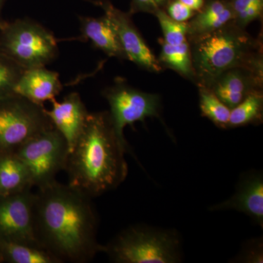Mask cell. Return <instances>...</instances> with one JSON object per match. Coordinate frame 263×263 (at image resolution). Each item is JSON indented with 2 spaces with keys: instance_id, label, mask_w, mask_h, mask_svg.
Masks as SVG:
<instances>
[{
  "instance_id": "cell-2",
  "label": "cell",
  "mask_w": 263,
  "mask_h": 263,
  "mask_svg": "<svg viewBox=\"0 0 263 263\" xmlns=\"http://www.w3.org/2000/svg\"><path fill=\"white\" fill-rule=\"evenodd\" d=\"M127 152L118 139L109 112L89 113L67 158L68 184L91 197L115 190L127 178Z\"/></svg>"
},
{
  "instance_id": "cell-21",
  "label": "cell",
  "mask_w": 263,
  "mask_h": 263,
  "mask_svg": "<svg viewBox=\"0 0 263 263\" xmlns=\"http://www.w3.org/2000/svg\"><path fill=\"white\" fill-rule=\"evenodd\" d=\"M199 95L202 115L217 127L228 128L231 110L209 88L199 86Z\"/></svg>"
},
{
  "instance_id": "cell-24",
  "label": "cell",
  "mask_w": 263,
  "mask_h": 263,
  "mask_svg": "<svg viewBox=\"0 0 263 263\" xmlns=\"http://www.w3.org/2000/svg\"><path fill=\"white\" fill-rule=\"evenodd\" d=\"M263 242L262 238H254L245 243L238 257L234 259L236 262L262 263Z\"/></svg>"
},
{
  "instance_id": "cell-8",
  "label": "cell",
  "mask_w": 263,
  "mask_h": 263,
  "mask_svg": "<svg viewBox=\"0 0 263 263\" xmlns=\"http://www.w3.org/2000/svg\"><path fill=\"white\" fill-rule=\"evenodd\" d=\"M103 95L110 105L109 114L118 139L129 152L124 128L136 122H145L147 118L160 119V97L135 89L121 79L104 90Z\"/></svg>"
},
{
  "instance_id": "cell-13",
  "label": "cell",
  "mask_w": 263,
  "mask_h": 263,
  "mask_svg": "<svg viewBox=\"0 0 263 263\" xmlns=\"http://www.w3.org/2000/svg\"><path fill=\"white\" fill-rule=\"evenodd\" d=\"M51 102V110H46V114L67 141L70 152L82 133L89 112L77 92L70 93L61 102L56 99Z\"/></svg>"
},
{
  "instance_id": "cell-23",
  "label": "cell",
  "mask_w": 263,
  "mask_h": 263,
  "mask_svg": "<svg viewBox=\"0 0 263 263\" xmlns=\"http://www.w3.org/2000/svg\"><path fill=\"white\" fill-rule=\"evenodd\" d=\"M24 69L0 53V100L15 95L14 88Z\"/></svg>"
},
{
  "instance_id": "cell-28",
  "label": "cell",
  "mask_w": 263,
  "mask_h": 263,
  "mask_svg": "<svg viewBox=\"0 0 263 263\" xmlns=\"http://www.w3.org/2000/svg\"><path fill=\"white\" fill-rule=\"evenodd\" d=\"M194 11H200L203 8L204 0H179Z\"/></svg>"
},
{
  "instance_id": "cell-15",
  "label": "cell",
  "mask_w": 263,
  "mask_h": 263,
  "mask_svg": "<svg viewBox=\"0 0 263 263\" xmlns=\"http://www.w3.org/2000/svg\"><path fill=\"white\" fill-rule=\"evenodd\" d=\"M81 37L110 57L127 60L113 24L106 15L100 18L79 17Z\"/></svg>"
},
{
  "instance_id": "cell-19",
  "label": "cell",
  "mask_w": 263,
  "mask_h": 263,
  "mask_svg": "<svg viewBox=\"0 0 263 263\" xmlns=\"http://www.w3.org/2000/svg\"><path fill=\"white\" fill-rule=\"evenodd\" d=\"M263 97L260 89L254 90L230 110L228 127L259 124L262 120Z\"/></svg>"
},
{
  "instance_id": "cell-18",
  "label": "cell",
  "mask_w": 263,
  "mask_h": 263,
  "mask_svg": "<svg viewBox=\"0 0 263 263\" xmlns=\"http://www.w3.org/2000/svg\"><path fill=\"white\" fill-rule=\"evenodd\" d=\"M0 262L61 263L39 245L5 240H0Z\"/></svg>"
},
{
  "instance_id": "cell-4",
  "label": "cell",
  "mask_w": 263,
  "mask_h": 263,
  "mask_svg": "<svg viewBox=\"0 0 263 263\" xmlns=\"http://www.w3.org/2000/svg\"><path fill=\"white\" fill-rule=\"evenodd\" d=\"M100 252L115 263H176L182 257L177 232L140 224L129 227L101 245Z\"/></svg>"
},
{
  "instance_id": "cell-25",
  "label": "cell",
  "mask_w": 263,
  "mask_h": 263,
  "mask_svg": "<svg viewBox=\"0 0 263 263\" xmlns=\"http://www.w3.org/2000/svg\"><path fill=\"white\" fill-rule=\"evenodd\" d=\"M167 14L176 22H186L195 15V11L179 0H174L169 3Z\"/></svg>"
},
{
  "instance_id": "cell-17",
  "label": "cell",
  "mask_w": 263,
  "mask_h": 263,
  "mask_svg": "<svg viewBox=\"0 0 263 263\" xmlns=\"http://www.w3.org/2000/svg\"><path fill=\"white\" fill-rule=\"evenodd\" d=\"M30 174L14 154L0 156V195H8L32 189Z\"/></svg>"
},
{
  "instance_id": "cell-5",
  "label": "cell",
  "mask_w": 263,
  "mask_h": 263,
  "mask_svg": "<svg viewBox=\"0 0 263 263\" xmlns=\"http://www.w3.org/2000/svg\"><path fill=\"white\" fill-rule=\"evenodd\" d=\"M0 53L24 70L46 67L59 54L53 33L29 18L0 22Z\"/></svg>"
},
{
  "instance_id": "cell-26",
  "label": "cell",
  "mask_w": 263,
  "mask_h": 263,
  "mask_svg": "<svg viewBox=\"0 0 263 263\" xmlns=\"http://www.w3.org/2000/svg\"><path fill=\"white\" fill-rule=\"evenodd\" d=\"M169 0H132L129 14L146 12L155 13L157 10H162V7L168 3Z\"/></svg>"
},
{
  "instance_id": "cell-1",
  "label": "cell",
  "mask_w": 263,
  "mask_h": 263,
  "mask_svg": "<svg viewBox=\"0 0 263 263\" xmlns=\"http://www.w3.org/2000/svg\"><path fill=\"white\" fill-rule=\"evenodd\" d=\"M91 198L57 181L35 193L36 239L61 263L88 262L100 252L98 216Z\"/></svg>"
},
{
  "instance_id": "cell-6",
  "label": "cell",
  "mask_w": 263,
  "mask_h": 263,
  "mask_svg": "<svg viewBox=\"0 0 263 263\" xmlns=\"http://www.w3.org/2000/svg\"><path fill=\"white\" fill-rule=\"evenodd\" d=\"M46 110L18 95L0 100V156L14 154L33 137L53 127Z\"/></svg>"
},
{
  "instance_id": "cell-22",
  "label": "cell",
  "mask_w": 263,
  "mask_h": 263,
  "mask_svg": "<svg viewBox=\"0 0 263 263\" xmlns=\"http://www.w3.org/2000/svg\"><path fill=\"white\" fill-rule=\"evenodd\" d=\"M163 33L164 42L176 46L187 41L188 24L186 22H178L171 18L163 10L155 13Z\"/></svg>"
},
{
  "instance_id": "cell-3",
  "label": "cell",
  "mask_w": 263,
  "mask_h": 263,
  "mask_svg": "<svg viewBox=\"0 0 263 263\" xmlns=\"http://www.w3.org/2000/svg\"><path fill=\"white\" fill-rule=\"evenodd\" d=\"M191 41L192 62L199 86L209 88L221 74L235 67L262 68L257 41L233 22Z\"/></svg>"
},
{
  "instance_id": "cell-14",
  "label": "cell",
  "mask_w": 263,
  "mask_h": 263,
  "mask_svg": "<svg viewBox=\"0 0 263 263\" xmlns=\"http://www.w3.org/2000/svg\"><path fill=\"white\" fill-rule=\"evenodd\" d=\"M62 89L63 86L57 72L40 67L23 71L15 84L14 93L44 106L46 101L56 99Z\"/></svg>"
},
{
  "instance_id": "cell-20",
  "label": "cell",
  "mask_w": 263,
  "mask_h": 263,
  "mask_svg": "<svg viewBox=\"0 0 263 263\" xmlns=\"http://www.w3.org/2000/svg\"><path fill=\"white\" fill-rule=\"evenodd\" d=\"M158 61L161 66H166L179 72L183 77L195 79L191 51L187 41L176 46L167 44L163 41Z\"/></svg>"
},
{
  "instance_id": "cell-9",
  "label": "cell",
  "mask_w": 263,
  "mask_h": 263,
  "mask_svg": "<svg viewBox=\"0 0 263 263\" xmlns=\"http://www.w3.org/2000/svg\"><path fill=\"white\" fill-rule=\"evenodd\" d=\"M34 200L32 189L0 195V240L39 245L34 235Z\"/></svg>"
},
{
  "instance_id": "cell-10",
  "label": "cell",
  "mask_w": 263,
  "mask_h": 263,
  "mask_svg": "<svg viewBox=\"0 0 263 263\" xmlns=\"http://www.w3.org/2000/svg\"><path fill=\"white\" fill-rule=\"evenodd\" d=\"M91 2L101 8L111 22L127 60L145 70L160 72L162 66L132 22L131 15L118 9L107 0Z\"/></svg>"
},
{
  "instance_id": "cell-11",
  "label": "cell",
  "mask_w": 263,
  "mask_h": 263,
  "mask_svg": "<svg viewBox=\"0 0 263 263\" xmlns=\"http://www.w3.org/2000/svg\"><path fill=\"white\" fill-rule=\"evenodd\" d=\"M209 210H235L243 213L263 228V175L251 171L241 175L236 190L228 200L209 208Z\"/></svg>"
},
{
  "instance_id": "cell-16",
  "label": "cell",
  "mask_w": 263,
  "mask_h": 263,
  "mask_svg": "<svg viewBox=\"0 0 263 263\" xmlns=\"http://www.w3.org/2000/svg\"><path fill=\"white\" fill-rule=\"evenodd\" d=\"M233 20L230 3L226 0H211L187 23V37H196L209 34L231 23Z\"/></svg>"
},
{
  "instance_id": "cell-7",
  "label": "cell",
  "mask_w": 263,
  "mask_h": 263,
  "mask_svg": "<svg viewBox=\"0 0 263 263\" xmlns=\"http://www.w3.org/2000/svg\"><path fill=\"white\" fill-rule=\"evenodd\" d=\"M70 152L67 141L52 127L33 137L14 155L25 164L33 187H46L56 181L57 174L65 171Z\"/></svg>"
},
{
  "instance_id": "cell-12",
  "label": "cell",
  "mask_w": 263,
  "mask_h": 263,
  "mask_svg": "<svg viewBox=\"0 0 263 263\" xmlns=\"http://www.w3.org/2000/svg\"><path fill=\"white\" fill-rule=\"evenodd\" d=\"M262 68L239 67L221 74L209 89L231 110L254 90L259 89Z\"/></svg>"
},
{
  "instance_id": "cell-27",
  "label": "cell",
  "mask_w": 263,
  "mask_h": 263,
  "mask_svg": "<svg viewBox=\"0 0 263 263\" xmlns=\"http://www.w3.org/2000/svg\"><path fill=\"white\" fill-rule=\"evenodd\" d=\"M257 0H232L230 3L233 13V20L238 18L243 14L250 5L253 4Z\"/></svg>"
},
{
  "instance_id": "cell-29",
  "label": "cell",
  "mask_w": 263,
  "mask_h": 263,
  "mask_svg": "<svg viewBox=\"0 0 263 263\" xmlns=\"http://www.w3.org/2000/svg\"><path fill=\"white\" fill-rule=\"evenodd\" d=\"M3 0H0V10H1V8H2V5H3ZM2 21L0 20V22H1Z\"/></svg>"
}]
</instances>
